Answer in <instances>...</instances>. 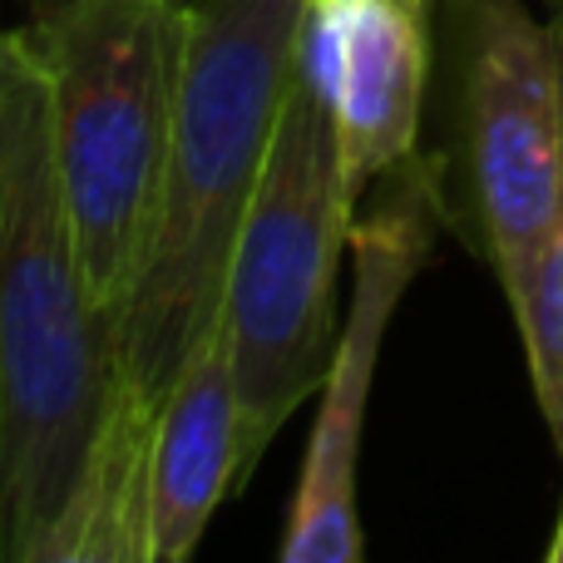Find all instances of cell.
I'll return each instance as SVG.
<instances>
[{"mask_svg":"<svg viewBox=\"0 0 563 563\" xmlns=\"http://www.w3.org/2000/svg\"><path fill=\"white\" fill-rule=\"evenodd\" d=\"M311 0H188L174 134L134 287L114 317V400L69 563H144L154 416L223 317L233 247L297 75Z\"/></svg>","mask_w":563,"mask_h":563,"instance_id":"cell-1","label":"cell"},{"mask_svg":"<svg viewBox=\"0 0 563 563\" xmlns=\"http://www.w3.org/2000/svg\"><path fill=\"white\" fill-rule=\"evenodd\" d=\"M114 400L99 311L55 174L45 75L0 35V563H69Z\"/></svg>","mask_w":563,"mask_h":563,"instance_id":"cell-2","label":"cell"},{"mask_svg":"<svg viewBox=\"0 0 563 563\" xmlns=\"http://www.w3.org/2000/svg\"><path fill=\"white\" fill-rule=\"evenodd\" d=\"M188 0H45L20 45L45 75L55 174L109 321L134 287L174 134Z\"/></svg>","mask_w":563,"mask_h":563,"instance_id":"cell-3","label":"cell"},{"mask_svg":"<svg viewBox=\"0 0 563 563\" xmlns=\"http://www.w3.org/2000/svg\"><path fill=\"white\" fill-rule=\"evenodd\" d=\"M351 223L356 203L341 178L336 124L301 35L297 75L287 85L223 291L247 479L291 410L307 406L327 380L341 331L336 273L351 247Z\"/></svg>","mask_w":563,"mask_h":563,"instance_id":"cell-4","label":"cell"},{"mask_svg":"<svg viewBox=\"0 0 563 563\" xmlns=\"http://www.w3.org/2000/svg\"><path fill=\"white\" fill-rule=\"evenodd\" d=\"M460 25V134L479 253L509 311L525 307L563 194V79L554 30L525 0H445Z\"/></svg>","mask_w":563,"mask_h":563,"instance_id":"cell-5","label":"cell"},{"mask_svg":"<svg viewBox=\"0 0 563 563\" xmlns=\"http://www.w3.org/2000/svg\"><path fill=\"white\" fill-rule=\"evenodd\" d=\"M440 203V168L426 158H406L386 174V194L371 203V213L351 223V307L317 390L321 406L277 549L282 563H356L366 554L356 479L371 386L400 297L430 263Z\"/></svg>","mask_w":563,"mask_h":563,"instance_id":"cell-6","label":"cell"},{"mask_svg":"<svg viewBox=\"0 0 563 563\" xmlns=\"http://www.w3.org/2000/svg\"><path fill=\"white\" fill-rule=\"evenodd\" d=\"M307 55L331 104L341 178L371 184L416 158L430 75V0H311Z\"/></svg>","mask_w":563,"mask_h":563,"instance_id":"cell-7","label":"cell"},{"mask_svg":"<svg viewBox=\"0 0 563 563\" xmlns=\"http://www.w3.org/2000/svg\"><path fill=\"white\" fill-rule=\"evenodd\" d=\"M243 485L233 346L218 317V327L194 346L154 416L144 465V563L194 559L218 505Z\"/></svg>","mask_w":563,"mask_h":563,"instance_id":"cell-8","label":"cell"},{"mask_svg":"<svg viewBox=\"0 0 563 563\" xmlns=\"http://www.w3.org/2000/svg\"><path fill=\"white\" fill-rule=\"evenodd\" d=\"M549 30H554L559 79H563V15L549 20ZM515 321H519V336H525L529 386H534L539 416H544L554 450L563 460V194H559L554 228L544 238V253H539L534 282H529V297L515 311Z\"/></svg>","mask_w":563,"mask_h":563,"instance_id":"cell-9","label":"cell"},{"mask_svg":"<svg viewBox=\"0 0 563 563\" xmlns=\"http://www.w3.org/2000/svg\"><path fill=\"white\" fill-rule=\"evenodd\" d=\"M549 563H563V509H559V529H554V544H549Z\"/></svg>","mask_w":563,"mask_h":563,"instance_id":"cell-10","label":"cell"},{"mask_svg":"<svg viewBox=\"0 0 563 563\" xmlns=\"http://www.w3.org/2000/svg\"><path fill=\"white\" fill-rule=\"evenodd\" d=\"M549 10H554V15H563V0H549Z\"/></svg>","mask_w":563,"mask_h":563,"instance_id":"cell-11","label":"cell"}]
</instances>
